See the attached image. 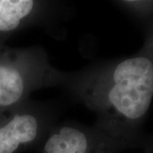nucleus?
I'll return each mask as SVG.
<instances>
[{"label":"nucleus","instance_id":"nucleus-4","mask_svg":"<svg viewBox=\"0 0 153 153\" xmlns=\"http://www.w3.org/2000/svg\"><path fill=\"white\" fill-rule=\"evenodd\" d=\"M107 143L111 142L93 126L68 121L50 129L43 140V153H93Z\"/></svg>","mask_w":153,"mask_h":153},{"label":"nucleus","instance_id":"nucleus-2","mask_svg":"<svg viewBox=\"0 0 153 153\" xmlns=\"http://www.w3.org/2000/svg\"><path fill=\"white\" fill-rule=\"evenodd\" d=\"M68 76L51 64L40 47L7 50L0 59V109L27 102L38 89L64 86Z\"/></svg>","mask_w":153,"mask_h":153},{"label":"nucleus","instance_id":"nucleus-5","mask_svg":"<svg viewBox=\"0 0 153 153\" xmlns=\"http://www.w3.org/2000/svg\"><path fill=\"white\" fill-rule=\"evenodd\" d=\"M144 55H147L148 57H152L153 56V30L151 31L150 35L147 38V42L145 45V50L140 52Z\"/></svg>","mask_w":153,"mask_h":153},{"label":"nucleus","instance_id":"nucleus-1","mask_svg":"<svg viewBox=\"0 0 153 153\" xmlns=\"http://www.w3.org/2000/svg\"><path fill=\"white\" fill-rule=\"evenodd\" d=\"M64 87L95 115L93 125L111 142L140 134L153 100V60L139 55L69 73Z\"/></svg>","mask_w":153,"mask_h":153},{"label":"nucleus","instance_id":"nucleus-3","mask_svg":"<svg viewBox=\"0 0 153 153\" xmlns=\"http://www.w3.org/2000/svg\"><path fill=\"white\" fill-rule=\"evenodd\" d=\"M55 105L27 100L0 114V153H15L44 140L57 123Z\"/></svg>","mask_w":153,"mask_h":153}]
</instances>
